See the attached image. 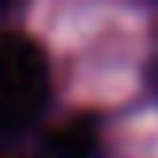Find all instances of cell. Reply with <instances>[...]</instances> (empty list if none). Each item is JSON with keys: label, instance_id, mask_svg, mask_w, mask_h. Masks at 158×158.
Here are the masks:
<instances>
[{"label": "cell", "instance_id": "cell-1", "mask_svg": "<svg viewBox=\"0 0 158 158\" xmlns=\"http://www.w3.org/2000/svg\"><path fill=\"white\" fill-rule=\"evenodd\" d=\"M50 100V66L27 35H0V139L19 135Z\"/></svg>", "mask_w": 158, "mask_h": 158}, {"label": "cell", "instance_id": "cell-2", "mask_svg": "<svg viewBox=\"0 0 158 158\" xmlns=\"http://www.w3.org/2000/svg\"><path fill=\"white\" fill-rule=\"evenodd\" d=\"M100 154V135L89 116H73L46 139V158H97Z\"/></svg>", "mask_w": 158, "mask_h": 158}, {"label": "cell", "instance_id": "cell-3", "mask_svg": "<svg viewBox=\"0 0 158 158\" xmlns=\"http://www.w3.org/2000/svg\"><path fill=\"white\" fill-rule=\"evenodd\" d=\"M151 77H154V85H158V62H154V69H151Z\"/></svg>", "mask_w": 158, "mask_h": 158}]
</instances>
